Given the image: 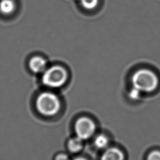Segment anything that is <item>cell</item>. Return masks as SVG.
Wrapping results in <instances>:
<instances>
[{"instance_id":"9c48e42d","label":"cell","mask_w":160,"mask_h":160,"mask_svg":"<svg viewBox=\"0 0 160 160\" xmlns=\"http://www.w3.org/2000/svg\"><path fill=\"white\" fill-rule=\"evenodd\" d=\"M108 143V139L107 137L104 134H100L94 140V144L98 148H104Z\"/></svg>"},{"instance_id":"7a4b0ae2","label":"cell","mask_w":160,"mask_h":160,"mask_svg":"<svg viewBox=\"0 0 160 160\" xmlns=\"http://www.w3.org/2000/svg\"><path fill=\"white\" fill-rule=\"evenodd\" d=\"M132 82L133 87L140 91L151 92L154 91L158 83L156 74L149 69H139L132 76Z\"/></svg>"},{"instance_id":"5bb4252c","label":"cell","mask_w":160,"mask_h":160,"mask_svg":"<svg viewBox=\"0 0 160 160\" xmlns=\"http://www.w3.org/2000/svg\"><path fill=\"white\" fill-rule=\"evenodd\" d=\"M72 160H86V159L84 158H76Z\"/></svg>"},{"instance_id":"6da1fadb","label":"cell","mask_w":160,"mask_h":160,"mask_svg":"<svg viewBox=\"0 0 160 160\" xmlns=\"http://www.w3.org/2000/svg\"><path fill=\"white\" fill-rule=\"evenodd\" d=\"M37 110L46 116L55 115L59 110L61 103L58 97L54 93L44 92L40 94L36 99Z\"/></svg>"},{"instance_id":"3957f363","label":"cell","mask_w":160,"mask_h":160,"mask_svg":"<svg viewBox=\"0 0 160 160\" xmlns=\"http://www.w3.org/2000/svg\"><path fill=\"white\" fill-rule=\"evenodd\" d=\"M67 79V72L61 66H54L46 69L42 74L43 84L50 88H59Z\"/></svg>"},{"instance_id":"52a82bcc","label":"cell","mask_w":160,"mask_h":160,"mask_svg":"<svg viewBox=\"0 0 160 160\" xmlns=\"http://www.w3.org/2000/svg\"><path fill=\"white\" fill-rule=\"evenodd\" d=\"M15 9V4L13 0H1L0 12L4 14H11Z\"/></svg>"},{"instance_id":"7c38bea8","label":"cell","mask_w":160,"mask_h":160,"mask_svg":"<svg viewBox=\"0 0 160 160\" xmlns=\"http://www.w3.org/2000/svg\"><path fill=\"white\" fill-rule=\"evenodd\" d=\"M139 92H140L139 90H138V89L133 87V88L130 91L129 95L131 99H136L138 98V97L139 96Z\"/></svg>"},{"instance_id":"ba28073f","label":"cell","mask_w":160,"mask_h":160,"mask_svg":"<svg viewBox=\"0 0 160 160\" xmlns=\"http://www.w3.org/2000/svg\"><path fill=\"white\" fill-rule=\"evenodd\" d=\"M68 147L69 150L73 152L80 151L82 147V139L78 136L70 139L68 143Z\"/></svg>"},{"instance_id":"30bf717a","label":"cell","mask_w":160,"mask_h":160,"mask_svg":"<svg viewBox=\"0 0 160 160\" xmlns=\"http://www.w3.org/2000/svg\"><path fill=\"white\" fill-rule=\"evenodd\" d=\"M82 6L87 9H94L98 3V0H81Z\"/></svg>"},{"instance_id":"8992f818","label":"cell","mask_w":160,"mask_h":160,"mask_svg":"<svg viewBox=\"0 0 160 160\" xmlns=\"http://www.w3.org/2000/svg\"><path fill=\"white\" fill-rule=\"evenodd\" d=\"M122 152L118 148H112L107 149L102 156L101 160H123Z\"/></svg>"},{"instance_id":"277c9868","label":"cell","mask_w":160,"mask_h":160,"mask_svg":"<svg viewBox=\"0 0 160 160\" xmlns=\"http://www.w3.org/2000/svg\"><path fill=\"white\" fill-rule=\"evenodd\" d=\"M75 131L78 137L82 140L86 139L91 137L94 132L95 124L90 119L81 118L76 122Z\"/></svg>"},{"instance_id":"8fae6325","label":"cell","mask_w":160,"mask_h":160,"mask_svg":"<svg viewBox=\"0 0 160 160\" xmlns=\"http://www.w3.org/2000/svg\"><path fill=\"white\" fill-rule=\"evenodd\" d=\"M148 160H160V152L156 151H152L149 154Z\"/></svg>"},{"instance_id":"4fadbf2b","label":"cell","mask_w":160,"mask_h":160,"mask_svg":"<svg viewBox=\"0 0 160 160\" xmlns=\"http://www.w3.org/2000/svg\"><path fill=\"white\" fill-rule=\"evenodd\" d=\"M55 160H70L68 156L66 155V154H58L56 158H55Z\"/></svg>"},{"instance_id":"5b68a950","label":"cell","mask_w":160,"mask_h":160,"mask_svg":"<svg viewBox=\"0 0 160 160\" xmlns=\"http://www.w3.org/2000/svg\"><path fill=\"white\" fill-rule=\"evenodd\" d=\"M29 66L32 72L35 73H39L45 70L46 61L40 56L33 57L29 62Z\"/></svg>"}]
</instances>
